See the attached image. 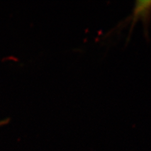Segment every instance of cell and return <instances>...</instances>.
<instances>
[{"label": "cell", "mask_w": 151, "mask_h": 151, "mask_svg": "<svg viewBox=\"0 0 151 151\" xmlns=\"http://www.w3.org/2000/svg\"><path fill=\"white\" fill-rule=\"evenodd\" d=\"M9 121H10V119H8H8H4L3 120H0V127H2V126L7 125L8 123L9 122Z\"/></svg>", "instance_id": "1"}]
</instances>
